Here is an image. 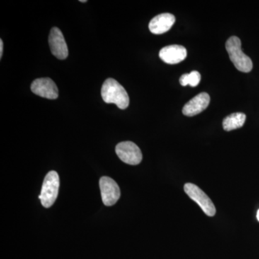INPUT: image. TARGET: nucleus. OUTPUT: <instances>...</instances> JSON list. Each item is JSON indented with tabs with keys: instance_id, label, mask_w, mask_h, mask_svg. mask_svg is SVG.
Returning <instances> with one entry per match:
<instances>
[{
	"instance_id": "obj_1",
	"label": "nucleus",
	"mask_w": 259,
	"mask_h": 259,
	"mask_svg": "<svg viewBox=\"0 0 259 259\" xmlns=\"http://www.w3.org/2000/svg\"><path fill=\"white\" fill-rule=\"evenodd\" d=\"M102 99L106 103L115 104L121 110L128 107L130 99L125 88L116 80L107 79L102 87Z\"/></svg>"
},
{
	"instance_id": "obj_2",
	"label": "nucleus",
	"mask_w": 259,
	"mask_h": 259,
	"mask_svg": "<svg viewBox=\"0 0 259 259\" xmlns=\"http://www.w3.org/2000/svg\"><path fill=\"white\" fill-rule=\"evenodd\" d=\"M227 52L230 59L238 71L248 73L253 69V62L241 49V41L239 37L232 36L227 40Z\"/></svg>"
},
{
	"instance_id": "obj_3",
	"label": "nucleus",
	"mask_w": 259,
	"mask_h": 259,
	"mask_svg": "<svg viewBox=\"0 0 259 259\" xmlns=\"http://www.w3.org/2000/svg\"><path fill=\"white\" fill-rule=\"evenodd\" d=\"M59 185L60 182L57 172L51 171L48 173L42 184L41 193L38 197L42 206L46 208H49L56 202L59 194Z\"/></svg>"
},
{
	"instance_id": "obj_4",
	"label": "nucleus",
	"mask_w": 259,
	"mask_h": 259,
	"mask_svg": "<svg viewBox=\"0 0 259 259\" xmlns=\"http://www.w3.org/2000/svg\"><path fill=\"white\" fill-rule=\"evenodd\" d=\"M184 188L186 194L197 202L207 215L212 217L215 214L216 209L212 200L199 187L194 184L187 183Z\"/></svg>"
},
{
	"instance_id": "obj_5",
	"label": "nucleus",
	"mask_w": 259,
	"mask_h": 259,
	"mask_svg": "<svg viewBox=\"0 0 259 259\" xmlns=\"http://www.w3.org/2000/svg\"><path fill=\"white\" fill-rule=\"evenodd\" d=\"M116 153L121 161L130 165H138L142 161L143 155L139 146L131 141H124L117 145Z\"/></svg>"
},
{
	"instance_id": "obj_6",
	"label": "nucleus",
	"mask_w": 259,
	"mask_h": 259,
	"mask_svg": "<svg viewBox=\"0 0 259 259\" xmlns=\"http://www.w3.org/2000/svg\"><path fill=\"white\" fill-rule=\"evenodd\" d=\"M102 202L106 206H112L120 197V190L115 181L108 177H103L100 181Z\"/></svg>"
},
{
	"instance_id": "obj_7",
	"label": "nucleus",
	"mask_w": 259,
	"mask_h": 259,
	"mask_svg": "<svg viewBox=\"0 0 259 259\" xmlns=\"http://www.w3.org/2000/svg\"><path fill=\"white\" fill-rule=\"evenodd\" d=\"M49 46L53 55L57 59L64 60L68 57L69 51L64 35L59 28L54 27L51 29L49 37Z\"/></svg>"
},
{
	"instance_id": "obj_8",
	"label": "nucleus",
	"mask_w": 259,
	"mask_h": 259,
	"mask_svg": "<svg viewBox=\"0 0 259 259\" xmlns=\"http://www.w3.org/2000/svg\"><path fill=\"white\" fill-rule=\"evenodd\" d=\"M31 91L38 96L56 100L59 97V90L55 82L50 78L35 79L31 84Z\"/></svg>"
},
{
	"instance_id": "obj_9",
	"label": "nucleus",
	"mask_w": 259,
	"mask_h": 259,
	"mask_svg": "<svg viewBox=\"0 0 259 259\" xmlns=\"http://www.w3.org/2000/svg\"><path fill=\"white\" fill-rule=\"evenodd\" d=\"M209 102H210V97L208 94L205 93L199 94L186 104L182 109V112L184 115L189 117L198 115L207 109Z\"/></svg>"
},
{
	"instance_id": "obj_10",
	"label": "nucleus",
	"mask_w": 259,
	"mask_h": 259,
	"mask_svg": "<svg viewBox=\"0 0 259 259\" xmlns=\"http://www.w3.org/2000/svg\"><path fill=\"white\" fill-rule=\"evenodd\" d=\"M187 56V49L182 46L171 45L163 48L159 52V57L168 64H177L185 60Z\"/></svg>"
},
{
	"instance_id": "obj_11",
	"label": "nucleus",
	"mask_w": 259,
	"mask_h": 259,
	"mask_svg": "<svg viewBox=\"0 0 259 259\" xmlns=\"http://www.w3.org/2000/svg\"><path fill=\"white\" fill-rule=\"evenodd\" d=\"M176 18L170 13H162L153 18L149 23L150 31L156 35L164 33L171 28Z\"/></svg>"
},
{
	"instance_id": "obj_12",
	"label": "nucleus",
	"mask_w": 259,
	"mask_h": 259,
	"mask_svg": "<svg viewBox=\"0 0 259 259\" xmlns=\"http://www.w3.org/2000/svg\"><path fill=\"white\" fill-rule=\"evenodd\" d=\"M245 119H246V115L242 112L231 114L223 120V128L226 131L240 128L244 125Z\"/></svg>"
},
{
	"instance_id": "obj_13",
	"label": "nucleus",
	"mask_w": 259,
	"mask_h": 259,
	"mask_svg": "<svg viewBox=\"0 0 259 259\" xmlns=\"http://www.w3.org/2000/svg\"><path fill=\"white\" fill-rule=\"evenodd\" d=\"M201 81V75L198 71H193L190 74L182 75L180 77V82L183 87L190 85L192 88L197 87Z\"/></svg>"
},
{
	"instance_id": "obj_14",
	"label": "nucleus",
	"mask_w": 259,
	"mask_h": 259,
	"mask_svg": "<svg viewBox=\"0 0 259 259\" xmlns=\"http://www.w3.org/2000/svg\"><path fill=\"white\" fill-rule=\"evenodd\" d=\"M3 40H0V58L3 57Z\"/></svg>"
},
{
	"instance_id": "obj_15",
	"label": "nucleus",
	"mask_w": 259,
	"mask_h": 259,
	"mask_svg": "<svg viewBox=\"0 0 259 259\" xmlns=\"http://www.w3.org/2000/svg\"><path fill=\"white\" fill-rule=\"evenodd\" d=\"M256 217H257V220H258V221H259V209L258 210V212H257Z\"/></svg>"
},
{
	"instance_id": "obj_16",
	"label": "nucleus",
	"mask_w": 259,
	"mask_h": 259,
	"mask_svg": "<svg viewBox=\"0 0 259 259\" xmlns=\"http://www.w3.org/2000/svg\"><path fill=\"white\" fill-rule=\"evenodd\" d=\"M79 2H81V3H87V0H80Z\"/></svg>"
}]
</instances>
